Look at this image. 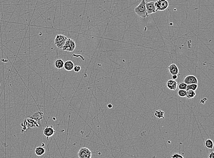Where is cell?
Instances as JSON below:
<instances>
[{
  "mask_svg": "<svg viewBox=\"0 0 214 158\" xmlns=\"http://www.w3.org/2000/svg\"><path fill=\"white\" fill-rule=\"evenodd\" d=\"M164 112L159 109L156 110L154 113L155 116L158 118H164Z\"/></svg>",
  "mask_w": 214,
  "mask_h": 158,
  "instance_id": "2e32d148",
  "label": "cell"
},
{
  "mask_svg": "<svg viewBox=\"0 0 214 158\" xmlns=\"http://www.w3.org/2000/svg\"><path fill=\"white\" fill-rule=\"evenodd\" d=\"M207 100V99L206 98V97L203 98V99H201V100H200V103L201 104H205V102H206V101Z\"/></svg>",
  "mask_w": 214,
  "mask_h": 158,
  "instance_id": "603a6c76",
  "label": "cell"
},
{
  "mask_svg": "<svg viewBox=\"0 0 214 158\" xmlns=\"http://www.w3.org/2000/svg\"><path fill=\"white\" fill-rule=\"evenodd\" d=\"M112 107H113V106H112V104H108L107 108H108V109H112Z\"/></svg>",
  "mask_w": 214,
  "mask_h": 158,
  "instance_id": "d4e9b609",
  "label": "cell"
},
{
  "mask_svg": "<svg viewBox=\"0 0 214 158\" xmlns=\"http://www.w3.org/2000/svg\"><path fill=\"white\" fill-rule=\"evenodd\" d=\"M64 62L61 59H57L54 62V66L57 69H60L64 67Z\"/></svg>",
  "mask_w": 214,
  "mask_h": 158,
  "instance_id": "4fadbf2b",
  "label": "cell"
},
{
  "mask_svg": "<svg viewBox=\"0 0 214 158\" xmlns=\"http://www.w3.org/2000/svg\"><path fill=\"white\" fill-rule=\"evenodd\" d=\"M156 11H163L168 7V2L167 0H158L154 2Z\"/></svg>",
  "mask_w": 214,
  "mask_h": 158,
  "instance_id": "277c9868",
  "label": "cell"
},
{
  "mask_svg": "<svg viewBox=\"0 0 214 158\" xmlns=\"http://www.w3.org/2000/svg\"><path fill=\"white\" fill-rule=\"evenodd\" d=\"M55 133V131L53 129V126L52 125H47L43 130V134H44V136L47 138V139L53 136Z\"/></svg>",
  "mask_w": 214,
  "mask_h": 158,
  "instance_id": "8992f818",
  "label": "cell"
},
{
  "mask_svg": "<svg viewBox=\"0 0 214 158\" xmlns=\"http://www.w3.org/2000/svg\"><path fill=\"white\" fill-rule=\"evenodd\" d=\"M205 145L208 149H213V147H214L213 141L210 139H206L205 142Z\"/></svg>",
  "mask_w": 214,
  "mask_h": 158,
  "instance_id": "9a60e30c",
  "label": "cell"
},
{
  "mask_svg": "<svg viewBox=\"0 0 214 158\" xmlns=\"http://www.w3.org/2000/svg\"><path fill=\"white\" fill-rule=\"evenodd\" d=\"M81 66L76 65V66H74L73 70L75 72H78L81 71Z\"/></svg>",
  "mask_w": 214,
  "mask_h": 158,
  "instance_id": "ffe728a7",
  "label": "cell"
},
{
  "mask_svg": "<svg viewBox=\"0 0 214 158\" xmlns=\"http://www.w3.org/2000/svg\"><path fill=\"white\" fill-rule=\"evenodd\" d=\"M77 155L79 158H91L92 156V153L88 148L83 147L79 151Z\"/></svg>",
  "mask_w": 214,
  "mask_h": 158,
  "instance_id": "5b68a950",
  "label": "cell"
},
{
  "mask_svg": "<svg viewBox=\"0 0 214 158\" xmlns=\"http://www.w3.org/2000/svg\"><path fill=\"white\" fill-rule=\"evenodd\" d=\"M198 88V84H188L186 87V90H194V91H196Z\"/></svg>",
  "mask_w": 214,
  "mask_h": 158,
  "instance_id": "e0dca14e",
  "label": "cell"
},
{
  "mask_svg": "<svg viewBox=\"0 0 214 158\" xmlns=\"http://www.w3.org/2000/svg\"><path fill=\"white\" fill-rule=\"evenodd\" d=\"M184 82L187 85L191 84H198V83L196 77L192 75H189L185 77L184 79Z\"/></svg>",
  "mask_w": 214,
  "mask_h": 158,
  "instance_id": "ba28073f",
  "label": "cell"
},
{
  "mask_svg": "<svg viewBox=\"0 0 214 158\" xmlns=\"http://www.w3.org/2000/svg\"><path fill=\"white\" fill-rule=\"evenodd\" d=\"M76 47V44L73 40L67 38L65 45L62 49L64 51L73 52Z\"/></svg>",
  "mask_w": 214,
  "mask_h": 158,
  "instance_id": "3957f363",
  "label": "cell"
},
{
  "mask_svg": "<svg viewBox=\"0 0 214 158\" xmlns=\"http://www.w3.org/2000/svg\"><path fill=\"white\" fill-rule=\"evenodd\" d=\"M74 63L71 60H68L64 63V68L67 71H71L73 70Z\"/></svg>",
  "mask_w": 214,
  "mask_h": 158,
  "instance_id": "8fae6325",
  "label": "cell"
},
{
  "mask_svg": "<svg viewBox=\"0 0 214 158\" xmlns=\"http://www.w3.org/2000/svg\"><path fill=\"white\" fill-rule=\"evenodd\" d=\"M45 149L43 147L38 146L35 150V153L38 156L43 155L45 153Z\"/></svg>",
  "mask_w": 214,
  "mask_h": 158,
  "instance_id": "7c38bea8",
  "label": "cell"
},
{
  "mask_svg": "<svg viewBox=\"0 0 214 158\" xmlns=\"http://www.w3.org/2000/svg\"><path fill=\"white\" fill-rule=\"evenodd\" d=\"M172 79L175 80L176 79H177L178 78L177 75H172Z\"/></svg>",
  "mask_w": 214,
  "mask_h": 158,
  "instance_id": "cb8c5ba5",
  "label": "cell"
},
{
  "mask_svg": "<svg viewBox=\"0 0 214 158\" xmlns=\"http://www.w3.org/2000/svg\"><path fill=\"white\" fill-rule=\"evenodd\" d=\"M208 158H214V152L213 151H211V152H210L208 155Z\"/></svg>",
  "mask_w": 214,
  "mask_h": 158,
  "instance_id": "7402d4cb",
  "label": "cell"
},
{
  "mask_svg": "<svg viewBox=\"0 0 214 158\" xmlns=\"http://www.w3.org/2000/svg\"><path fill=\"white\" fill-rule=\"evenodd\" d=\"M166 85L168 89L171 90L175 91L177 89L178 87V84L175 80L170 79L168 81Z\"/></svg>",
  "mask_w": 214,
  "mask_h": 158,
  "instance_id": "30bf717a",
  "label": "cell"
},
{
  "mask_svg": "<svg viewBox=\"0 0 214 158\" xmlns=\"http://www.w3.org/2000/svg\"><path fill=\"white\" fill-rule=\"evenodd\" d=\"M171 158H183V157L182 155H181L180 154H174L173 155L171 156Z\"/></svg>",
  "mask_w": 214,
  "mask_h": 158,
  "instance_id": "44dd1931",
  "label": "cell"
},
{
  "mask_svg": "<svg viewBox=\"0 0 214 158\" xmlns=\"http://www.w3.org/2000/svg\"><path fill=\"white\" fill-rule=\"evenodd\" d=\"M169 73L172 75H177L179 73V69L175 63L170 64L168 67Z\"/></svg>",
  "mask_w": 214,
  "mask_h": 158,
  "instance_id": "9c48e42d",
  "label": "cell"
},
{
  "mask_svg": "<svg viewBox=\"0 0 214 158\" xmlns=\"http://www.w3.org/2000/svg\"><path fill=\"white\" fill-rule=\"evenodd\" d=\"M187 84H186L185 83H180L178 85V88L180 89H184V90H186V87H187Z\"/></svg>",
  "mask_w": 214,
  "mask_h": 158,
  "instance_id": "d6986e66",
  "label": "cell"
},
{
  "mask_svg": "<svg viewBox=\"0 0 214 158\" xmlns=\"http://www.w3.org/2000/svg\"><path fill=\"white\" fill-rule=\"evenodd\" d=\"M177 93L178 95L180 97H185L186 95V90L184 89H179V91H178Z\"/></svg>",
  "mask_w": 214,
  "mask_h": 158,
  "instance_id": "ac0fdd59",
  "label": "cell"
},
{
  "mask_svg": "<svg viewBox=\"0 0 214 158\" xmlns=\"http://www.w3.org/2000/svg\"><path fill=\"white\" fill-rule=\"evenodd\" d=\"M145 4L146 0H142L140 4L134 9V12L136 14L143 19L149 17V15L147 12Z\"/></svg>",
  "mask_w": 214,
  "mask_h": 158,
  "instance_id": "6da1fadb",
  "label": "cell"
},
{
  "mask_svg": "<svg viewBox=\"0 0 214 158\" xmlns=\"http://www.w3.org/2000/svg\"><path fill=\"white\" fill-rule=\"evenodd\" d=\"M68 38L63 35L59 34L57 35L54 39V44L58 48L62 49L64 47Z\"/></svg>",
  "mask_w": 214,
  "mask_h": 158,
  "instance_id": "7a4b0ae2",
  "label": "cell"
},
{
  "mask_svg": "<svg viewBox=\"0 0 214 158\" xmlns=\"http://www.w3.org/2000/svg\"><path fill=\"white\" fill-rule=\"evenodd\" d=\"M195 96H196V93L194 90L189 89V90L186 91V97L188 99H193Z\"/></svg>",
  "mask_w": 214,
  "mask_h": 158,
  "instance_id": "5bb4252c",
  "label": "cell"
},
{
  "mask_svg": "<svg viewBox=\"0 0 214 158\" xmlns=\"http://www.w3.org/2000/svg\"><path fill=\"white\" fill-rule=\"evenodd\" d=\"M145 6L148 15L157 12L155 6L154 2V1L147 2L145 4Z\"/></svg>",
  "mask_w": 214,
  "mask_h": 158,
  "instance_id": "52a82bcc",
  "label": "cell"
}]
</instances>
